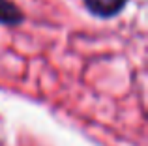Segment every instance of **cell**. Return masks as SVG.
<instances>
[{
	"label": "cell",
	"mask_w": 148,
	"mask_h": 146,
	"mask_svg": "<svg viewBox=\"0 0 148 146\" xmlns=\"http://www.w3.org/2000/svg\"><path fill=\"white\" fill-rule=\"evenodd\" d=\"M88 10L99 17H112L124 8L127 0H84Z\"/></svg>",
	"instance_id": "1"
},
{
	"label": "cell",
	"mask_w": 148,
	"mask_h": 146,
	"mask_svg": "<svg viewBox=\"0 0 148 146\" xmlns=\"http://www.w3.org/2000/svg\"><path fill=\"white\" fill-rule=\"evenodd\" d=\"M23 21V13L15 4L8 2V0H0V23L4 25H17Z\"/></svg>",
	"instance_id": "2"
}]
</instances>
